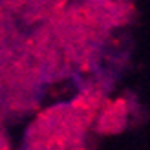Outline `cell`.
<instances>
[{"instance_id":"6da1fadb","label":"cell","mask_w":150,"mask_h":150,"mask_svg":"<svg viewBox=\"0 0 150 150\" xmlns=\"http://www.w3.org/2000/svg\"><path fill=\"white\" fill-rule=\"evenodd\" d=\"M126 121V114L121 103H114L110 104L106 110H103V114L99 117V130H106V132H115L119 130Z\"/></svg>"}]
</instances>
